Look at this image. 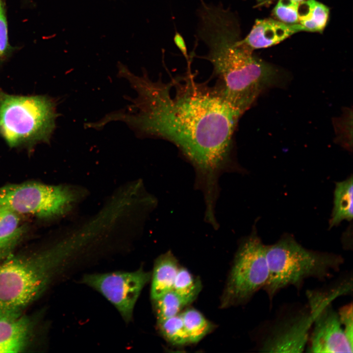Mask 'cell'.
Masks as SVG:
<instances>
[{
    "mask_svg": "<svg viewBox=\"0 0 353 353\" xmlns=\"http://www.w3.org/2000/svg\"><path fill=\"white\" fill-rule=\"evenodd\" d=\"M142 268L134 272H115L85 275L82 282L100 293L129 322L142 289L151 278Z\"/></svg>",
    "mask_w": 353,
    "mask_h": 353,
    "instance_id": "cell-10",
    "label": "cell"
},
{
    "mask_svg": "<svg viewBox=\"0 0 353 353\" xmlns=\"http://www.w3.org/2000/svg\"><path fill=\"white\" fill-rule=\"evenodd\" d=\"M271 0H266V2H267V1H271Z\"/></svg>",
    "mask_w": 353,
    "mask_h": 353,
    "instance_id": "cell-28",
    "label": "cell"
},
{
    "mask_svg": "<svg viewBox=\"0 0 353 353\" xmlns=\"http://www.w3.org/2000/svg\"><path fill=\"white\" fill-rule=\"evenodd\" d=\"M19 215L9 209L0 207V238L10 237L20 230Z\"/></svg>",
    "mask_w": 353,
    "mask_h": 353,
    "instance_id": "cell-22",
    "label": "cell"
},
{
    "mask_svg": "<svg viewBox=\"0 0 353 353\" xmlns=\"http://www.w3.org/2000/svg\"><path fill=\"white\" fill-rule=\"evenodd\" d=\"M300 2L294 0H279L274 8L273 14L279 21L293 25L298 24Z\"/></svg>",
    "mask_w": 353,
    "mask_h": 353,
    "instance_id": "cell-20",
    "label": "cell"
},
{
    "mask_svg": "<svg viewBox=\"0 0 353 353\" xmlns=\"http://www.w3.org/2000/svg\"><path fill=\"white\" fill-rule=\"evenodd\" d=\"M201 282L186 269L179 268L172 290L181 297L193 302L201 290Z\"/></svg>",
    "mask_w": 353,
    "mask_h": 353,
    "instance_id": "cell-19",
    "label": "cell"
},
{
    "mask_svg": "<svg viewBox=\"0 0 353 353\" xmlns=\"http://www.w3.org/2000/svg\"><path fill=\"white\" fill-rule=\"evenodd\" d=\"M296 0V1H299V2H301V1H304V0Z\"/></svg>",
    "mask_w": 353,
    "mask_h": 353,
    "instance_id": "cell-27",
    "label": "cell"
},
{
    "mask_svg": "<svg viewBox=\"0 0 353 353\" xmlns=\"http://www.w3.org/2000/svg\"><path fill=\"white\" fill-rule=\"evenodd\" d=\"M85 189L73 185H52L36 182L0 187V207L19 214L52 219L70 212L86 196Z\"/></svg>",
    "mask_w": 353,
    "mask_h": 353,
    "instance_id": "cell-6",
    "label": "cell"
},
{
    "mask_svg": "<svg viewBox=\"0 0 353 353\" xmlns=\"http://www.w3.org/2000/svg\"><path fill=\"white\" fill-rule=\"evenodd\" d=\"M259 4H263L266 2V0H256Z\"/></svg>",
    "mask_w": 353,
    "mask_h": 353,
    "instance_id": "cell-26",
    "label": "cell"
},
{
    "mask_svg": "<svg viewBox=\"0 0 353 353\" xmlns=\"http://www.w3.org/2000/svg\"><path fill=\"white\" fill-rule=\"evenodd\" d=\"M190 343H196L210 332L214 325L196 309H187L180 314Z\"/></svg>",
    "mask_w": 353,
    "mask_h": 353,
    "instance_id": "cell-16",
    "label": "cell"
},
{
    "mask_svg": "<svg viewBox=\"0 0 353 353\" xmlns=\"http://www.w3.org/2000/svg\"><path fill=\"white\" fill-rule=\"evenodd\" d=\"M353 180L351 176L338 182L333 194V206L329 220V227L338 226L344 220L350 221L353 217Z\"/></svg>",
    "mask_w": 353,
    "mask_h": 353,
    "instance_id": "cell-14",
    "label": "cell"
},
{
    "mask_svg": "<svg viewBox=\"0 0 353 353\" xmlns=\"http://www.w3.org/2000/svg\"><path fill=\"white\" fill-rule=\"evenodd\" d=\"M25 232V227H21L20 230L13 235L4 238H0V262L4 261L12 256L16 247Z\"/></svg>",
    "mask_w": 353,
    "mask_h": 353,
    "instance_id": "cell-23",
    "label": "cell"
},
{
    "mask_svg": "<svg viewBox=\"0 0 353 353\" xmlns=\"http://www.w3.org/2000/svg\"><path fill=\"white\" fill-rule=\"evenodd\" d=\"M269 277L266 245L254 229L241 243L222 298L223 307L243 304L263 289Z\"/></svg>",
    "mask_w": 353,
    "mask_h": 353,
    "instance_id": "cell-7",
    "label": "cell"
},
{
    "mask_svg": "<svg viewBox=\"0 0 353 353\" xmlns=\"http://www.w3.org/2000/svg\"><path fill=\"white\" fill-rule=\"evenodd\" d=\"M191 72L152 81L146 74L125 76L137 92L134 114H117L140 136L159 137L176 145L193 165L204 198L217 194L220 174L231 161L232 138L241 117L219 87L196 81Z\"/></svg>",
    "mask_w": 353,
    "mask_h": 353,
    "instance_id": "cell-1",
    "label": "cell"
},
{
    "mask_svg": "<svg viewBox=\"0 0 353 353\" xmlns=\"http://www.w3.org/2000/svg\"><path fill=\"white\" fill-rule=\"evenodd\" d=\"M329 8L315 0H305L300 2L298 23L305 31L322 32L329 18Z\"/></svg>",
    "mask_w": 353,
    "mask_h": 353,
    "instance_id": "cell-15",
    "label": "cell"
},
{
    "mask_svg": "<svg viewBox=\"0 0 353 353\" xmlns=\"http://www.w3.org/2000/svg\"><path fill=\"white\" fill-rule=\"evenodd\" d=\"M157 325L161 334L173 345L181 346L190 343L179 313L157 322Z\"/></svg>",
    "mask_w": 353,
    "mask_h": 353,
    "instance_id": "cell-18",
    "label": "cell"
},
{
    "mask_svg": "<svg viewBox=\"0 0 353 353\" xmlns=\"http://www.w3.org/2000/svg\"><path fill=\"white\" fill-rule=\"evenodd\" d=\"M266 255L269 277L262 289L271 303L282 289L293 286L300 290L309 278L325 280L344 263L341 255L307 249L287 234L266 245Z\"/></svg>",
    "mask_w": 353,
    "mask_h": 353,
    "instance_id": "cell-4",
    "label": "cell"
},
{
    "mask_svg": "<svg viewBox=\"0 0 353 353\" xmlns=\"http://www.w3.org/2000/svg\"><path fill=\"white\" fill-rule=\"evenodd\" d=\"M174 40L175 44L186 58V59L188 60L189 56L187 53L186 46L183 37L180 34L176 32L174 36Z\"/></svg>",
    "mask_w": 353,
    "mask_h": 353,
    "instance_id": "cell-25",
    "label": "cell"
},
{
    "mask_svg": "<svg viewBox=\"0 0 353 353\" xmlns=\"http://www.w3.org/2000/svg\"><path fill=\"white\" fill-rule=\"evenodd\" d=\"M301 31L305 30L299 24L289 25L272 19L256 20L250 33L241 41L252 50L268 48Z\"/></svg>",
    "mask_w": 353,
    "mask_h": 353,
    "instance_id": "cell-11",
    "label": "cell"
},
{
    "mask_svg": "<svg viewBox=\"0 0 353 353\" xmlns=\"http://www.w3.org/2000/svg\"><path fill=\"white\" fill-rule=\"evenodd\" d=\"M55 101L45 96H18L0 89V135L11 147L47 143L55 127Z\"/></svg>",
    "mask_w": 353,
    "mask_h": 353,
    "instance_id": "cell-5",
    "label": "cell"
},
{
    "mask_svg": "<svg viewBox=\"0 0 353 353\" xmlns=\"http://www.w3.org/2000/svg\"><path fill=\"white\" fill-rule=\"evenodd\" d=\"M31 325L20 313L0 315V353H17L27 345Z\"/></svg>",
    "mask_w": 353,
    "mask_h": 353,
    "instance_id": "cell-12",
    "label": "cell"
},
{
    "mask_svg": "<svg viewBox=\"0 0 353 353\" xmlns=\"http://www.w3.org/2000/svg\"><path fill=\"white\" fill-rule=\"evenodd\" d=\"M339 294L320 290L307 292L313 325L308 341V352L353 353V345L348 340L338 313L331 304L332 301Z\"/></svg>",
    "mask_w": 353,
    "mask_h": 353,
    "instance_id": "cell-9",
    "label": "cell"
},
{
    "mask_svg": "<svg viewBox=\"0 0 353 353\" xmlns=\"http://www.w3.org/2000/svg\"><path fill=\"white\" fill-rule=\"evenodd\" d=\"M179 268L176 259L170 252L157 258L151 277V297L152 301L172 290Z\"/></svg>",
    "mask_w": 353,
    "mask_h": 353,
    "instance_id": "cell-13",
    "label": "cell"
},
{
    "mask_svg": "<svg viewBox=\"0 0 353 353\" xmlns=\"http://www.w3.org/2000/svg\"><path fill=\"white\" fill-rule=\"evenodd\" d=\"M153 302L157 322L179 314L182 309L192 303L173 290Z\"/></svg>",
    "mask_w": 353,
    "mask_h": 353,
    "instance_id": "cell-17",
    "label": "cell"
},
{
    "mask_svg": "<svg viewBox=\"0 0 353 353\" xmlns=\"http://www.w3.org/2000/svg\"><path fill=\"white\" fill-rule=\"evenodd\" d=\"M13 51L8 35V26L4 0H0V67Z\"/></svg>",
    "mask_w": 353,
    "mask_h": 353,
    "instance_id": "cell-21",
    "label": "cell"
},
{
    "mask_svg": "<svg viewBox=\"0 0 353 353\" xmlns=\"http://www.w3.org/2000/svg\"><path fill=\"white\" fill-rule=\"evenodd\" d=\"M198 36L208 48L204 58L213 65L216 85L240 116L264 90L279 82V71L242 42L238 21L229 9L216 6L202 11Z\"/></svg>",
    "mask_w": 353,
    "mask_h": 353,
    "instance_id": "cell-2",
    "label": "cell"
},
{
    "mask_svg": "<svg viewBox=\"0 0 353 353\" xmlns=\"http://www.w3.org/2000/svg\"><path fill=\"white\" fill-rule=\"evenodd\" d=\"M353 303H351L342 306L338 312L339 319L346 336L353 345Z\"/></svg>",
    "mask_w": 353,
    "mask_h": 353,
    "instance_id": "cell-24",
    "label": "cell"
},
{
    "mask_svg": "<svg viewBox=\"0 0 353 353\" xmlns=\"http://www.w3.org/2000/svg\"><path fill=\"white\" fill-rule=\"evenodd\" d=\"M313 320L308 305L283 306L260 328L258 349L263 353H302L306 348Z\"/></svg>",
    "mask_w": 353,
    "mask_h": 353,
    "instance_id": "cell-8",
    "label": "cell"
},
{
    "mask_svg": "<svg viewBox=\"0 0 353 353\" xmlns=\"http://www.w3.org/2000/svg\"><path fill=\"white\" fill-rule=\"evenodd\" d=\"M90 241L82 233L0 263V315L20 313L46 288L68 261Z\"/></svg>",
    "mask_w": 353,
    "mask_h": 353,
    "instance_id": "cell-3",
    "label": "cell"
}]
</instances>
